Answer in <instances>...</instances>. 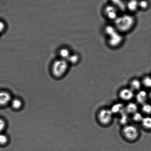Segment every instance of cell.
Listing matches in <instances>:
<instances>
[{"label": "cell", "mask_w": 151, "mask_h": 151, "mask_svg": "<svg viewBox=\"0 0 151 151\" xmlns=\"http://www.w3.org/2000/svg\"><path fill=\"white\" fill-rule=\"evenodd\" d=\"M113 23L119 32L125 35L134 30L137 24V19L135 15L125 12L120 14Z\"/></svg>", "instance_id": "obj_1"}, {"label": "cell", "mask_w": 151, "mask_h": 151, "mask_svg": "<svg viewBox=\"0 0 151 151\" xmlns=\"http://www.w3.org/2000/svg\"><path fill=\"white\" fill-rule=\"evenodd\" d=\"M125 35L117 32L112 36L106 38V45L111 49L116 50L121 47L125 42Z\"/></svg>", "instance_id": "obj_2"}, {"label": "cell", "mask_w": 151, "mask_h": 151, "mask_svg": "<svg viewBox=\"0 0 151 151\" xmlns=\"http://www.w3.org/2000/svg\"><path fill=\"white\" fill-rule=\"evenodd\" d=\"M104 18L111 23H114L120 15V12L116 7L112 4L105 5L102 9Z\"/></svg>", "instance_id": "obj_3"}, {"label": "cell", "mask_w": 151, "mask_h": 151, "mask_svg": "<svg viewBox=\"0 0 151 151\" xmlns=\"http://www.w3.org/2000/svg\"><path fill=\"white\" fill-rule=\"evenodd\" d=\"M123 134L125 138L130 141L136 140L139 136L138 129L135 126L128 125L125 126L123 129Z\"/></svg>", "instance_id": "obj_4"}, {"label": "cell", "mask_w": 151, "mask_h": 151, "mask_svg": "<svg viewBox=\"0 0 151 151\" xmlns=\"http://www.w3.org/2000/svg\"><path fill=\"white\" fill-rule=\"evenodd\" d=\"M67 69L65 61L60 60L56 61L52 66V73L55 77H60L64 75Z\"/></svg>", "instance_id": "obj_5"}, {"label": "cell", "mask_w": 151, "mask_h": 151, "mask_svg": "<svg viewBox=\"0 0 151 151\" xmlns=\"http://www.w3.org/2000/svg\"><path fill=\"white\" fill-rule=\"evenodd\" d=\"M113 114L111 110L102 109L99 111L98 115V119L100 123L103 125H107L112 121Z\"/></svg>", "instance_id": "obj_6"}, {"label": "cell", "mask_w": 151, "mask_h": 151, "mask_svg": "<svg viewBox=\"0 0 151 151\" xmlns=\"http://www.w3.org/2000/svg\"><path fill=\"white\" fill-rule=\"evenodd\" d=\"M139 11V1L138 0H129L126 2V12L135 15Z\"/></svg>", "instance_id": "obj_7"}, {"label": "cell", "mask_w": 151, "mask_h": 151, "mask_svg": "<svg viewBox=\"0 0 151 151\" xmlns=\"http://www.w3.org/2000/svg\"><path fill=\"white\" fill-rule=\"evenodd\" d=\"M117 32H118L113 23H111L105 24L102 27V33L106 37V39L112 36Z\"/></svg>", "instance_id": "obj_8"}, {"label": "cell", "mask_w": 151, "mask_h": 151, "mask_svg": "<svg viewBox=\"0 0 151 151\" xmlns=\"http://www.w3.org/2000/svg\"><path fill=\"white\" fill-rule=\"evenodd\" d=\"M119 95L120 98L124 101H129L132 99L134 96L133 91L130 88H124L120 91Z\"/></svg>", "instance_id": "obj_9"}, {"label": "cell", "mask_w": 151, "mask_h": 151, "mask_svg": "<svg viewBox=\"0 0 151 151\" xmlns=\"http://www.w3.org/2000/svg\"><path fill=\"white\" fill-rule=\"evenodd\" d=\"M12 98L11 95L6 91L0 92V105L4 106L11 102Z\"/></svg>", "instance_id": "obj_10"}, {"label": "cell", "mask_w": 151, "mask_h": 151, "mask_svg": "<svg viewBox=\"0 0 151 151\" xmlns=\"http://www.w3.org/2000/svg\"><path fill=\"white\" fill-rule=\"evenodd\" d=\"M148 95L146 91H140L138 92L136 96V99L139 104H143L146 103L147 100Z\"/></svg>", "instance_id": "obj_11"}, {"label": "cell", "mask_w": 151, "mask_h": 151, "mask_svg": "<svg viewBox=\"0 0 151 151\" xmlns=\"http://www.w3.org/2000/svg\"><path fill=\"white\" fill-rule=\"evenodd\" d=\"M142 84L141 80L137 78H134L130 81V88L133 91L140 90Z\"/></svg>", "instance_id": "obj_12"}, {"label": "cell", "mask_w": 151, "mask_h": 151, "mask_svg": "<svg viewBox=\"0 0 151 151\" xmlns=\"http://www.w3.org/2000/svg\"><path fill=\"white\" fill-rule=\"evenodd\" d=\"M125 107L121 103L116 104L112 107L111 111L113 114H122L125 110Z\"/></svg>", "instance_id": "obj_13"}, {"label": "cell", "mask_w": 151, "mask_h": 151, "mask_svg": "<svg viewBox=\"0 0 151 151\" xmlns=\"http://www.w3.org/2000/svg\"><path fill=\"white\" fill-rule=\"evenodd\" d=\"M138 107L137 104L133 102H130L125 107V110L127 113L134 114L137 112Z\"/></svg>", "instance_id": "obj_14"}, {"label": "cell", "mask_w": 151, "mask_h": 151, "mask_svg": "<svg viewBox=\"0 0 151 151\" xmlns=\"http://www.w3.org/2000/svg\"><path fill=\"white\" fill-rule=\"evenodd\" d=\"M143 127L147 129L151 130V117H146L143 118L142 121Z\"/></svg>", "instance_id": "obj_15"}, {"label": "cell", "mask_w": 151, "mask_h": 151, "mask_svg": "<svg viewBox=\"0 0 151 151\" xmlns=\"http://www.w3.org/2000/svg\"><path fill=\"white\" fill-rule=\"evenodd\" d=\"M149 6V2L147 0H140V1H139V11H146L148 9Z\"/></svg>", "instance_id": "obj_16"}, {"label": "cell", "mask_w": 151, "mask_h": 151, "mask_svg": "<svg viewBox=\"0 0 151 151\" xmlns=\"http://www.w3.org/2000/svg\"><path fill=\"white\" fill-rule=\"evenodd\" d=\"M11 105L12 107L15 109H20L22 106V102L20 99L18 98H14L12 100Z\"/></svg>", "instance_id": "obj_17"}, {"label": "cell", "mask_w": 151, "mask_h": 151, "mask_svg": "<svg viewBox=\"0 0 151 151\" xmlns=\"http://www.w3.org/2000/svg\"><path fill=\"white\" fill-rule=\"evenodd\" d=\"M141 81L142 85L145 87L151 88V76H144L143 78L142 79Z\"/></svg>", "instance_id": "obj_18"}, {"label": "cell", "mask_w": 151, "mask_h": 151, "mask_svg": "<svg viewBox=\"0 0 151 151\" xmlns=\"http://www.w3.org/2000/svg\"><path fill=\"white\" fill-rule=\"evenodd\" d=\"M80 55L77 54H74L73 55H70L69 58L70 62L73 64H76L80 62Z\"/></svg>", "instance_id": "obj_19"}, {"label": "cell", "mask_w": 151, "mask_h": 151, "mask_svg": "<svg viewBox=\"0 0 151 151\" xmlns=\"http://www.w3.org/2000/svg\"><path fill=\"white\" fill-rule=\"evenodd\" d=\"M142 110V112L146 114H151V105L147 103H145L143 104Z\"/></svg>", "instance_id": "obj_20"}, {"label": "cell", "mask_w": 151, "mask_h": 151, "mask_svg": "<svg viewBox=\"0 0 151 151\" xmlns=\"http://www.w3.org/2000/svg\"><path fill=\"white\" fill-rule=\"evenodd\" d=\"M143 118V117L142 116V114L140 113L137 112L133 114V119L136 122H142Z\"/></svg>", "instance_id": "obj_21"}, {"label": "cell", "mask_w": 151, "mask_h": 151, "mask_svg": "<svg viewBox=\"0 0 151 151\" xmlns=\"http://www.w3.org/2000/svg\"><path fill=\"white\" fill-rule=\"evenodd\" d=\"M8 141V138L6 135L4 134H0V144L5 145Z\"/></svg>", "instance_id": "obj_22"}, {"label": "cell", "mask_w": 151, "mask_h": 151, "mask_svg": "<svg viewBox=\"0 0 151 151\" xmlns=\"http://www.w3.org/2000/svg\"><path fill=\"white\" fill-rule=\"evenodd\" d=\"M60 55L63 58H69L70 56V52L67 49H64L61 50L60 52Z\"/></svg>", "instance_id": "obj_23"}, {"label": "cell", "mask_w": 151, "mask_h": 151, "mask_svg": "<svg viewBox=\"0 0 151 151\" xmlns=\"http://www.w3.org/2000/svg\"><path fill=\"white\" fill-rule=\"evenodd\" d=\"M122 116L121 117V119H120V122H121L122 124H125L128 121V118L127 116L125 114H122Z\"/></svg>", "instance_id": "obj_24"}, {"label": "cell", "mask_w": 151, "mask_h": 151, "mask_svg": "<svg viewBox=\"0 0 151 151\" xmlns=\"http://www.w3.org/2000/svg\"><path fill=\"white\" fill-rule=\"evenodd\" d=\"M5 126L6 124L5 121L0 119V132L4 130L5 127Z\"/></svg>", "instance_id": "obj_25"}, {"label": "cell", "mask_w": 151, "mask_h": 151, "mask_svg": "<svg viewBox=\"0 0 151 151\" xmlns=\"http://www.w3.org/2000/svg\"><path fill=\"white\" fill-rule=\"evenodd\" d=\"M5 27V24L3 22L0 21V33L4 30Z\"/></svg>", "instance_id": "obj_26"}, {"label": "cell", "mask_w": 151, "mask_h": 151, "mask_svg": "<svg viewBox=\"0 0 151 151\" xmlns=\"http://www.w3.org/2000/svg\"><path fill=\"white\" fill-rule=\"evenodd\" d=\"M149 96H150V99H151V91L150 92V93Z\"/></svg>", "instance_id": "obj_27"}]
</instances>
